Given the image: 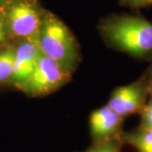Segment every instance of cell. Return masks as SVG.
<instances>
[{"label":"cell","instance_id":"cell-13","mask_svg":"<svg viewBox=\"0 0 152 152\" xmlns=\"http://www.w3.org/2000/svg\"><path fill=\"white\" fill-rule=\"evenodd\" d=\"M9 40H10V38L7 34L4 20L3 15L0 12V49L4 48L5 44L8 42Z\"/></svg>","mask_w":152,"mask_h":152},{"label":"cell","instance_id":"cell-7","mask_svg":"<svg viewBox=\"0 0 152 152\" xmlns=\"http://www.w3.org/2000/svg\"><path fill=\"white\" fill-rule=\"evenodd\" d=\"M41 55L42 51L36 41L24 40L19 42L10 82L18 88L21 86L32 75Z\"/></svg>","mask_w":152,"mask_h":152},{"label":"cell","instance_id":"cell-15","mask_svg":"<svg viewBox=\"0 0 152 152\" xmlns=\"http://www.w3.org/2000/svg\"><path fill=\"white\" fill-rule=\"evenodd\" d=\"M10 1H12V0H0V8L3 7L4 5H5L6 4H8Z\"/></svg>","mask_w":152,"mask_h":152},{"label":"cell","instance_id":"cell-3","mask_svg":"<svg viewBox=\"0 0 152 152\" xmlns=\"http://www.w3.org/2000/svg\"><path fill=\"white\" fill-rule=\"evenodd\" d=\"M45 10L38 0H12L0 8L10 40L37 42Z\"/></svg>","mask_w":152,"mask_h":152},{"label":"cell","instance_id":"cell-12","mask_svg":"<svg viewBox=\"0 0 152 152\" xmlns=\"http://www.w3.org/2000/svg\"><path fill=\"white\" fill-rule=\"evenodd\" d=\"M119 4L131 10H140L152 6V0H118Z\"/></svg>","mask_w":152,"mask_h":152},{"label":"cell","instance_id":"cell-5","mask_svg":"<svg viewBox=\"0 0 152 152\" xmlns=\"http://www.w3.org/2000/svg\"><path fill=\"white\" fill-rule=\"evenodd\" d=\"M150 92L145 76L126 85L118 87L112 93L108 105L123 118L140 113L148 102Z\"/></svg>","mask_w":152,"mask_h":152},{"label":"cell","instance_id":"cell-9","mask_svg":"<svg viewBox=\"0 0 152 152\" xmlns=\"http://www.w3.org/2000/svg\"><path fill=\"white\" fill-rule=\"evenodd\" d=\"M16 47H5L0 53V82L10 80L14 69Z\"/></svg>","mask_w":152,"mask_h":152},{"label":"cell","instance_id":"cell-2","mask_svg":"<svg viewBox=\"0 0 152 152\" xmlns=\"http://www.w3.org/2000/svg\"><path fill=\"white\" fill-rule=\"evenodd\" d=\"M37 44L43 54L73 73L80 62V48L75 35L53 13L45 10Z\"/></svg>","mask_w":152,"mask_h":152},{"label":"cell","instance_id":"cell-1","mask_svg":"<svg viewBox=\"0 0 152 152\" xmlns=\"http://www.w3.org/2000/svg\"><path fill=\"white\" fill-rule=\"evenodd\" d=\"M106 44L140 60H152V21L136 15H112L98 26Z\"/></svg>","mask_w":152,"mask_h":152},{"label":"cell","instance_id":"cell-6","mask_svg":"<svg viewBox=\"0 0 152 152\" xmlns=\"http://www.w3.org/2000/svg\"><path fill=\"white\" fill-rule=\"evenodd\" d=\"M124 118L108 105L93 111L90 116V132L93 143L119 137L122 134Z\"/></svg>","mask_w":152,"mask_h":152},{"label":"cell","instance_id":"cell-10","mask_svg":"<svg viewBox=\"0 0 152 152\" xmlns=\"http://www.w3.org/2000/svg\"><path fill=\"white\" fill-rule=\"evenodd\" d=\"M124 142L121 136L103 141L93 143L86 152H121Z\"/></svg>","mask_w":152,"mask_h":152},{"label":"cell","instance_id":"cell-16","mask_svg":"<svg viewBox=\"0 0 152 152\" xmlns=\"http://www.w3.org/2000/svg\"></svg>","mask_w":152,"mask_h":152},{"label":"cell","instance_id":"cell-8","mask_svg":"<svg viewBox=\"0 0 152 152\" xmlns=\"http://www.w3.org/2000/svg\"><path fill=\"white\" fill-rule=\"evenodd\" d=\"M121 139L138 152H152V128L139 126L129 132H123Z\"/></svg>","mask_w":152,"mask_h":152},{"label":"cell","instance_id":"cell-11","mask_svg":"<svg viewBox=\"0 0 152 152\" xmlns=\"http://www.w3.org/2000/svg\"><path fill=\"white\" fill-rule=\"evenodd\" d=\"M139 114L140 116V126L152 128V97L150 96V99Z\"/></svg>","mask_w":152,"mask_h":152},{"label":"cell","instance_id":"cell-14","mask_svg":"<svg viewBox=\"0 0 152 152\" xmlns=\"http://www.w3.org/2000/svg\"><path fill=\"white\" fill-rule=\"evenodd\" d=\"M143 75L145 76V78L147 81L148 89H149V92H150V96L152 97V60L151 61V64L147 68V69L144 73Z\"/></svg>","mask_w":152,"mask_h":152},{"label":"cell","instance_id":"cell-4","mask_svg":"<svg viewBox=\"0 0 152 152\" xmlns=\"http://www.w3.org/2000/svg\"><path fill=\"white\" fill-rule=\"evenodd\" d=\"M71 77L70 72L42 53L32 75L19 89L31 96H43L64 86Z\"/></svg>","mask_w":152,"mask_h":152}]
</instances>
